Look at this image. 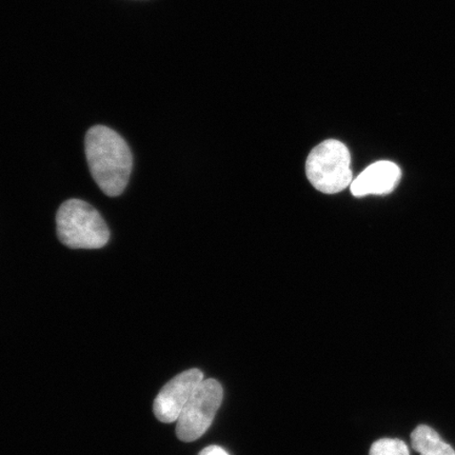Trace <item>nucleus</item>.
I'll return each instance as SVG.
<instances>
[{
  "instance_id": "nucleus-1",
  "label": "nucleus",
  "mask_w": 455,
  "mask_h": 455,
  "mask_svg": "<svg viewBox=\"0 0 455 455\" xmlns=\"http://www.w3.org/2000/svg\"><path fill=\"white\" fill-rule=\"evenodd\" d=\"M85 156L95 183L107 196L116 197L126 189L133 169V156L127 141L106 126L88 130Z\"/></svg>"
},
{
  "instance_id": "nucleus-2",
  "label": "nucleus",
  "mask_w": 455,
  "mask_h": 455,
  "mask_svg": "<svg viewBox=\"0 0 455 455\" xmlns=\"http://www.w3.org/2000/svg\"><path fill=\"white\" fill-rule=\"evenodd\" d=\"M59 240L70 249H100L110 241L109 227L90 204L72 198L56 214Z\"/></svg>"
},
{
  "instance_id": "nucleus-3",
  "label": "nucleus",
  "mask_w": 455,
  "mask_h": 455,
  "mask_svg": "<svg viewBox=\"0 0 455 455\" xmlns=\"http://www.w3.org/2000/svg\"><path fill=\"white\" fill-rule=\"evenodd\" d=\"M351 156L348 148L335 140L323 141L310 152L306 174L316 190L334 195L352 184Z\"/></svg>"
},
{
  "instance_id": "nucleus-4",
  "label": "nucleus",
  "mask_w": 455,
  "mask_h": 455,
  "mask_svg": "<svg viewBox=\"0 0 455 455\" xmlns=\"http://www.w3.org/2000/svg\"><path fill=\"white\" fill-rule=\"evenodd\" d=\"M223 387L214 379H204L188 402L176 425L181 442H195L206 434L223 402Z\"/></svg>"
},
{
  "instance_id": "nucleus-5",
  "label": "nucleus",
  "mask_w": 455,
  "mask_h": 455,
  "mask_svg": "<svg viewBox=\"0 0 455 455\" xmlns=\"http://www.w3.org/2000/svg\"><path fill=\"white\" fill-rule=\"evenodd\" d=\"M204 380L199 369H189L176 375L163 387L153 403V411L159 422L170 424L178 422L188 402Z\"/></svg>"
},
{
  "instance_id": "nucleus-6",
  "label": "nucleus",
  "mask_w": 455,
  "mask_h": 455,
  "mask_svg": "<svg viewBox=\"0 0 455 455\" xmlns=\"http://www.w3.org/2000/svg\"><path fill=\"white\" fill-rule=\"evenodd\" d=\"M401 176V169L396 164L388 161L374 163L352 181V195L356 197L388 195L395 189Z\"/></svg>"
},
{
  "instance_id": "nucleus-7",
  "label": "nucleus",
  "mask_w": 455,
  "mask_h": 455,
  "mask_svg": "<svg viewBox=\"0 0 455 455\" xmlns=\"http://www.w3.org/2000/svg\"><path fill=\"white\" fill-rule=\"evenodd\" d=\"M411 443L420 455H455L454 449L429 426L417 427L411 434Z\"/></svg>"
},
{
  "instance_id": "nucleus-8",
  "label": "nucleus",
  "mask_w": 455,
  "mask_h": 455,
  "mask_svg": "<svg viewBox=\"0 0 455 455\" xmlns=\"http://www.w3.org/2000/svg\"><path fill=\"white\" fill-rule=\"evenodd\" d=\"M369 455H411L405 443L397 439H382L373 443Z\"/></svg>"
},
{
  "instance_id": "nucleus-9",
  "label": "nucleus",
  "mask_w": 455,
  "mask_h": 455,
  "mask_svg": "<svg viewBox=\"0 0 455 455\" xmlns=\"http://www.w3.org/2000/svg\"><path fill=\"white\" fill-rule=\"evenodd\" d=\"M198 455H229L225 449L219 446H209L199 452Z\"/></svg>"
}]
</instances>
